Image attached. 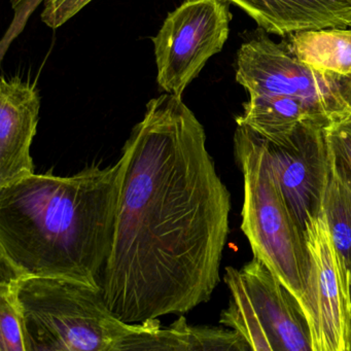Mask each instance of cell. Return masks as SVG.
Masks as SVG:
<instances>
[{
	"label": "cell",
	"instance_id": "52a82bcc",
	"mask_svg": "<svg viewBox=\"0 0 351 351\" xmlns=\"http://www.w3.org/2000/svg\"><path fill=\"white\" fill-rule=\"evenodd\" d=\"M228 0H184L153 40L157 81L165 93L182 96L207 61L223 50L230 32Z\"/></svg>",
	"mask_w": 351,
	"mask_h": 351
},
{
	"label": "cell",
	"instance_id": "8992f818",
	"mask_svg": "<svg viewBox=\"0 0 351 351\" xmlns=\"http://www.w3.org/2000/svg\"><path fill=\"white\" fill-rule=\"evenodd\" d=\"M236 81L250 96L300 98L324 108L337 123L351 118V81L306 64L287 45L276 44L266 34L240 47Z\"/></svg>",
	"mask_w": 351,
	"mask_h": 351
},
{
	"label": "cell",
	"instance_id": "4fadbf2b",
	"mask_svg": "<svg viewBox=\"0 0 351 351\" xmlns=\"http://www.w3.org/2000/svg\"><path fill=\"white\" fill-rule=\"evenodd\" d=\"M243 106V114L236 119L237 125L248 127L267 141L281 138L304 123L324 128L337 123L320 106L289 96L250 95Z\"/></svg>",
	"mask_w": 351,
	"mask_h": 351
},
{
	"label": "cell",
	"instance_id": "ba28073f",
	"mask_svg": "<svg viewBox=\"0 0 351 351\" xmlns=\"http://www.w3.org/2000/svg\"><path fill=\"white\" fill-rule=\"evenodd\" d=\"M309 273L298 302L305 315L312 351H351V295L346 268L324 213L305 225Z\"/></svg>",
	"mask_w": 351,
	"mask_h": 351
},
{
	"label": "cell",
	"instance_id": "3957f363",
	"mask_svg": "<svg viewBox=\"0 0 351 351\" xmlns=\"http://www.w3.org/2000/svg\"><path fill=\"white\" fill-rule=\"evenodd\" d=\"M234 156L244 180L241 230L254 258L266 264L299 300L309 273L305 229L285 198L266 141L237 125Z\"/></svg>",
	"mask_w": 351,
	"mask_h": 351
},
{
	"label": "cell",
	"instance_id": "7a4b0ae2",
	"mask_svg": "<svg viewBox=\"0 0 351 351\" xmlns=\"http://www.w3.org/2000/svg\"><path fill=\"white\" fill-rule=\"evenodd\" d=\"M123 160L71 176L36 174L0 188V269L100 287L112 252Z\"/></svg>",
	"mask_w": 351,
	"mask_h": 351
},
{
	"label": "cell",
	"instance_id": "2e32d148",
	"mask_svg": "<svg viewBox=\"0 0 351 351\" xmlns=\"http://www.w3.org/2000/svg\"><path fill=\"white\" fill-rule=\"evenodd\" d=\"M19 278L0 269V351H27Z\"/></svg>",
	"mask_w": 351,
	"mask_h": 351
},
{
	"label": "cell",
	"instance_id": "9a60e30c",
	"mask_svg": "<svg viewBox=\"0 0 351 351\" xmlns=\"http://www.w3.org/2000/svg\"><path fill=\"white\" fill-rule=\"evenodd\" d=\"M330 149V163L322 213L335 247L346 268L351 295V174Z\"/></svg>",
	"mask_w": 351,
	"mask_h": 351
},
{
	"label": "cell",
	"instance_id": "30bf717a",
	"mask_svg": "<svg viewBox=\"0 0 351 351\" xmlns=\"http://www.w3.org/2000/svg\"><path fill=\"white\" fill-rule=\"evenodd\" d=\"M40 96L36 84L1 77L0 188L34 174L30 147L36 134Z\"/></svg>",
	"mask_w": 351,
	"mask_h": 351
},
{
	"label": "cell",
	"instance_id": "ac0fdd59",
	"mask_svg": "<svg viewBox=\"0 0 351 351\" xmlns=\"http://www.w3.org/2000/svg\"><path fill=\"white\" fill-rule=\"evenodd\" d=\"M93 0H46L43 10L42 21L48 27L57 29L75 17Z\"/></svg>",
	"mask_w": 351,
	"mask_h": 351
},
{
	"label": "cell",
	"instance_id": "277c9868",
	"mask_svg": "<svg viewBox=\"0 0 351 351\" xmlns=\"http://www.w3.org/2000/svg\"><path fill=\"white\" fill-rule=\"evenodd\" d=\"M27 351H118L143 328L108 307L102 285L60 277H23L18 282Z\"/></svg>",
	"mask_w": 351,
	"mask_h": 351
},
{
	"label": "cell",
	"instance_id": "5bb4252c",
	"mask_svg": "<svg viewBox=\"0 0 351 351\" xmlns=\"http://www.w3.org/2000/svg\"><path fill=\"white\" fill-rule=\"evenodd\" d=\"M287 47L306 64L351 81V27L295 32Z\"/></svg>",
	"mask_w": 351,
	"mask_h": 351
},
{
	"label": "cell",
	"instance_id": "e0dca14e",
	"mask_svg": "<svg viewBox=\"0 0 351 351\" xmlns=\"http://www.w3.org/2000/svg\"><path fill=\"white\" fill-rule=\"evenodd\" d=\"M10 1L14 11V17L3 40L0 42V52L3 55L7 54L14 40L25 29L28 20L32 17V14L46 0H10Z\"/></svg>",
	"mask_w": 351,
	"mask_h": 351
},
{
	"label": "cell",
	"instance_id": "9c48e42d",
	"mask_svg": "<svg viewBox=\"0 0 351 351\" xmlns=\"http://www.w3.org/2000/svg\"><path fill=\"white\" fill-rule=\"evenodd\" d=\"M326 129L299 124L289 134L266 141L285 198L300 225L322 211L330 163Z\"/></svg>",
	"mask_w": 351,
	"mask_h": 351
},
{
	"label": "cell",
	"instance_id": "6da1fadb",
	"mask_svg": "<svg viewBox=\"0 0 351 351\" xmlns=\"http://www.w3.org/2000/svg\"><path fill=\"white\" fill-rule=\"evenodd\" d=\"M104 299L123 322L184 314L210 299L229 236L231 195L182 96L147 104L125 143Z\"/></svg>",
	"mask_w": 351,
	"mask_h": 351
},
{
	"label": "cell",
	"instance_id": "d6986e66",
	"mask_svg": "<svg viewBox=\"0 0 351 351\" xmlns=\"http://www.w3.org/2000/svg\"><path fill=\"white\" fill-rule=\"evenodd\" d=\"M328 147L351 174V118L326 129Z\"/></svg>",
	"mask_w": 351,
	"mask_h": 351
},
{
	"label": "cell",
	"instance_id": "7c38bea8",
	"mask_svg": "<svg viewBox=\"0 0 351 351\" xmlns=\"http://www.w3.org/2000/svg\"><path fill=\"white\" fill-rule=\"evenodd\" d=\"M138 332L127 337L118 351H247L243 337L232 328L189 326L180 316L169 326L162 328L159 318L147 319Z\"/></svg>",
	"mask_w": 351,
	"mask_h": 351
},
{
	"label": "cell",
	"instance_id": "8fae6325",
	"mask_svg": "<svg viewBox=\"0 0 351 351\" xmlns=\"http://www.w3.org/2000/svg\"><path fill=\"white\" fill-rule=\"evenodd\" d=\"M267 34L351 27V0H228Z\"/></svg>",
	"mask_w": 351,
	"mask_h": 351
},
{
	"label": "cell",
	"instance_id": "5b68a950",
	"mask_svg": "<svg viewBox=\"0 0 351 351\" xmlns=\"http://www.w3.org/2000/svg\"><path fill=\"white\" fill-rule=\"evenodd\" d=\"M223 280L231 295L219 322L243 337L252 350L312 351L299 302L262 261L227 267Z\"/></svg>",
	"mask_w": 351,
	"mask_h": 351
}]
</instances>
